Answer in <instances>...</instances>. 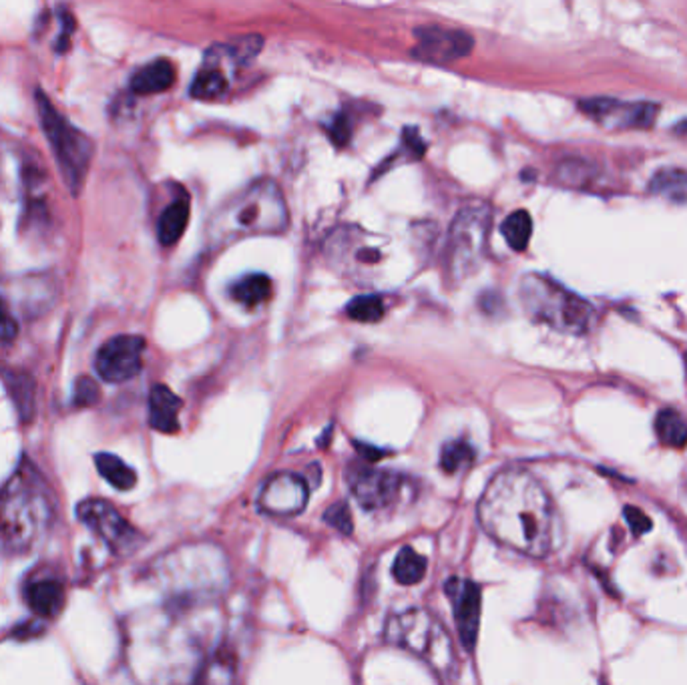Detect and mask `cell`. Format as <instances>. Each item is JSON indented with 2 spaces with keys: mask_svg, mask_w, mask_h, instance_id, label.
Listing matches in <instances>:
<instances>
[{
  "mask_svg": "<svg viewBox=\"0 0 687 685\" xmlns=\"http://www.w3.org/2000/svg\"><path fill=\"white\" fill-rule=\"evenodd\" d=\"M478 523L503 547L527 557H547L557 543V515L551 497L521 468H506L486 484L478 500Z\"/></svg>",
  "mask_w": 687,
  "mask_h": 685,
  "instance_id": "obj_1",
  "label": "cell"
},
{
  "mask_svg": "<svg viewBox=\"0 0 687 685\" xmlns=\"http://www.w3.org/2000/svg\"><path fill=\"white\" fill-rule=\"evenodd\" d=\"M55 502L34 464L22 461L0 489V551L22 554L37 549L53 523Z\"/></svg>",
  "mask_w": 687,
  "mask_h": 685,
  "instance_id": "obj_2",
  "label": "cell"
},
{
  "mask_svg": "<svg viewBox=\"0 0 687 685\" xmlns=\"http://www.w3.org/2000/svg\"><path fill=\"white\" fill-rule=\"evenodd\" d=\"M286 225L288 205L280 187L270 179H262L219 207L210 221V241L218 248L244 238L280 233Z\"/></svg>",
  "mask_w": 687,
  "mask_h": 685,
  "instance_id": "obj_3",
  "label": "cell"
},
{
  "mask_svg": "<svg viewBox=\"0 0 687 685\" xmlns=\"http://www.w3.org/2000/svg\"><path fill=\"white\" fill-rule=\"evenodd\" d=\"M519 298L532 320L559 332L585 334L593 326V306L547 275L522 277Z\"/></svg>",
  "mask_w": 687,
  "mask_h": 685,
  "instance_id": "obj_4",
  "label": "cell"
},
{
  "mask_svg": "<svg viewBox=\"0 0 687 685\" xmlns=\"http://www.w3.org/2000/svg\"><path fill=\"white\" fill-rule=\"evenodd\" d=\"M384 639L390 645L402 647L412 655L424 659L438 675L452 671L454 649L449 633L442 623L423 607H410L390 615L384 627Z\"/></svg>",
  "mask_w": 687,
  "mask_h": 685,
  "instance_id": "obj_5",
  "label": "cell"
},
{
  "mask_svg": "<svg viewBox=\"0 0 687 685\" xmlns=\"http://www.w3.org/2000/svg\"><path fill=\"white\" fill-rule=\"evenodd\" d=\"M37 105L42 131H45L50 149L55 153L65 184L71 189L73 195H79L85 177H87L94 145L79 127H75L71 121L57 111V107L42 91H37Z\"/></svg>",
  "mask_w": 687,
  "mask_h": 685,
  "instance_id": "obj_6",
  "label": "cell"
},
{
  "mask_svg": "<svg viewBox=\"0 0 687 685\" xmlns=\"http://www.w3.org/2000/svg\"><path fill=\"white\" fill-rule=\"evenodd\" d=\"M488 230H491V210L486 205H468L454 218L449 249H446V264L454 280H465L478 267L485 254Z\"/></svg>",
  "mask_w": 687,
  "mask_h": 685,
  "instance_id": "obj_7",
  "label": "cell"
},
{
  "mask_svg": "<svg viewBox=\"0 0 687 685\" xmlns=\"http://www.w3.org/2000/svg\"><path fill=\"white\" fill-rule=\"evenodd\" d=\"M76 517L87 525L91 531L109 545L117 554H131L139 549L143 536L127 518L119 513L113 502L103 499H87L76 505Z\"/></svg>",
  "mask_w": 687,
  "mask_h": 685,
  "instance_id": "obj_8",
  "label": "cell"
},
{
  "mask_svg": "<svg viewBox=\"0 0 687 685\" xmlns=\"http://www.w3.org/2000/svg\"><path fill=\"white\" fill-rule=\"evenodd\" d=\"M350 489L366 510L392 509L408 491V479L397 473L358 466L348 476Z\"/></svg>",
  "mask_w": 687,
  "mask_h": 685,
  "instance_id": "obj_9",
  "label": "cell"
},
{
  "mask_svg": "<svg viewBox=\"0 0 687 685\" xmlns=\"http://www.w3.org/2000/svg\"><path fill=\"white\" fill-rule=\"evenodd\" d=\"M145 338L121 334L107 340L94 356V370L111 384H121L135 378L143 368Z\"/></svg>",
  "mask_w": 687,
  "mask_h": 685,
  "instance_id": "obj_10",
  "label": "cell"
},
{
  "mask_svg": "<svg viewBox=\"0 0 687 685\" xmlns=\"http://www.w3.org/2000/svg\"><path fill=\"white\" fill-rule=\"evenodd\" d=\"M579 109L605 129H649L656 123L659 107L654 103H625L617 99H587Z\"/></svg>",
  "mask_w": 687,
  "mask_h": 685,
  "instance_id": "obj_11",
  "label": "cell"
},
{
  "mask_svg": "<svg viewBox=\"0 0 687 685\" xmlns=\"http://www.w3.org/2000/svg\"><path fill=\"white\" fill-rule=\"evenodd\" d=\"M310 500V482L294 473H276L263 482L257 505L270 517H296Z\"/></svg>",
  "mask_w": 687,
  "mask_h": 685,
  "instance_id": "obj_12",
  "label": "cell"
},
{
  "mask_svg": "<svg viewBox=\"0 0 687 685\" xmlns=\"http://www.w3.org/2000/svg\"><path fill=\"white\" fill-rule=\"evenodd\" d=\"M446 595L451 597L454 623H457L460 644L472 652L478 639L480 611H483V591L470 579L452 577L446 581Z\"/></svg>",
  "mask_w": 687,
  "mask_h": 685,
  "instance_id": "obj_13",
  "label": "cell"
},
{
  "mask_svg": "<svg viewBox=\"0 0 687 685\" xmlns=\"http://www.w3.org/2000/svg\"><path fill=\"white\" fill-rule=\"evenodd\" d=\"M418 45L415 55L428 63H452L467 57L475 41L462 31H451L442 27H424L416 31Z\"/></svg>",
  "mask_w": 687,
  "mask_h": 685,
  "instance_id": "obj_14",
  "label": "cell"
},
{
  "mask_svg": "<svg viewBox=\"0 0 687 685\" xmlns=\"http://www.w3.org/2000/svg\"><path fill=\"white\" fill-rule=\"evenodd\" d=\"M182 398L165 384H156L149 392V424L163 435H174L179 430V410Z\"/></svg>",
  "mask_w": 687,
  "mask_h": 685,
  "instance_id": "obj_15",
  "label": "cell"
},
{
  "mask_svg": "<svg viewBox=\"0 0 687 685\" xmlns=\"http://www.w3.org/2000/svg\"><path fill=\"white\" fill-rule=\"evenodd\" d=\"M24 599L39 619H55L65 607V587L57 579L34 581L24 589Z\"/></svg>",
  "mask_w": 687,
  "mask_h": 685,
  "instance_id": "obj_16",
  "label": "cell"
},
{
  "mask_svg": "<svg viewBox=\"0 0 687 685\" xmlns=\"http://www.w3.org/2000/svg\"><path fill=\"white\" fill-rule=\"evenodd\" d=\"M175 83V67L167 59H157L141 67L131 77V93L135 95H157L167 91Z\"/></svg>",
  "mask_w": 687,
  "mask_h": 685,
  "instance_id": "obj_17",
  "label": "cell"
},
{
  "mask_svg": "<svg viewBox=\"0 0 687 685\" xmlns=\"http://www.w3.org/2000/svg\"><path fill=\"white\" fill-rule=\"evenodd\" d=\"M4 386L8 396L13 398L22 422H31L34 416V380L32 376L24 374V372H3Z\"/></svg>",
  "mask_w": 687,
  "mask_h": 685,
  "instance_id": "obj_18",
  "label": "cell"
},
{
  "mask_svg": "<svg viewBox=\"0 0 687 685\" xmlns=\"http://www.w3.org/2000/svg\"><path fill=\"white\" fill-rule=\"evenodd\" d=\"M189 221V202L187 197L177 199L165 212L161 213L157 223V238L161 246H174L183 236Z\"/></svg>",
  "mask_w": 687,
  "mask_h": 685,
  "instance_id": "obj_19",
  "label": "cell"
},
{
  "mask_svg": "<svg viewBox=\"0 0 687 685\" xmlns=\"http://www.w3.org/2000/svg\"><path fill=\"white\" fill-rule=\"evenodd\" d=\"M94 464H97V471L101 473L103 479L117 491H131L137 484V473L115 455H94Z\"/></svg>",
  "mask_w": 687,
  "mask_h": 685,
  "instance_id": "obj_20",
  "label": "cell"
},
{
  "mask_svg": "<svg viewBox=\"0 0 687 685\" xmlns=\"http://www.w3.org/2000/svg\"><path fill=\"white\" fill-rule=\"evenodd\" d=\"M651 194L665 197L667 202L685 203L687 202V173L682 169L665 167L659 169L649 184Z\"/></svg>",
  "mask_w": 687,
  "mask_h": 685,
  "instance_id": "obj_21",
  "label": "cell"
},
{
  "mask_svg": "<svg viewBox=\"0 0 687 685\" xmlns=\"http://www.w3.org/2000/svg\"><path fill=\"white\" fill-rule=\"evenodd\" d=\"M272 296V280L265 274H250L234 284L231 298L244 303L247 308H255L268 302Z\"/></svg>",
  "mask_w": 687,
  "mask_h": 685,
  "instance_id": "obj_22",
  "label": "cell"
},
{
  "mask_svg": "<svg viewBox=\"0 0 687 685\" xmlns=\"http://www.w3.org/2000/svg\"><path fill=\"white\" fill-rule=\"evenodd\" d=\"M426 567L428 563L423 554L412 547H402L397 554V559H394L392 575L394 579H397V583L412 587V585H418L420 581L424 579Z\"/></svg>",
  "mask_w": 687,
  "mask_h": 685,
  "instance_id": "obj_23",
  "label": "cell"
},
{
  "mask_svg": "<svg viewBox=\"0 0 687 685\" xmlns=\"http://www.w3.org/2000/svg\"><path fill=\"white\" fill-rule=\"evenodd\" d=\"M656 435L664 446L683 448L687 445V422L677 410L665 409L656 416Z\"/></svg>",
  "mask_w": 687,
  "mask_h": 685,
  "instance_id": "obj_24",
  "label": "cell"
},
{
  "mask_svg": "<svg viewBox=\"0 0 687 685\" xmlns=\"http://www.w3.org/2000/svg\"><path fill=\"white\" fill-rule=\"evenodd\" d=\"M226 91H228L226 75H223L216 67H205L203 71L197 73L192 83V89H189L192 97L200 101L219 99L226 95Z\"/></svg>",
  "mask_w": 687,
  "mask_h": 685,
  "instance_id": "obj_25",
  "label": "cell"
},
{
  "mask_svg": "<svg viewBox=\"0 0 687 685\" xmlns=\"http://www.w3.org/2000/svg\"><path fill=\"white\" fill-rule=\"evenodd\" d=\"M503 236L514 251H522L529 246V239L532 236V220L525 210H519L511 213L509 218L503 223Z\"/></svg>",
  "mask_w": 687,
  "mask_h": 685,
  "instance_id": "obj_26",
  "label": "cell"
},
{
  "mask_svg": "<svg viewBox=\"0 0 687 685\" xmlns=\"http://www.w3.org/2000/svg\"><path fill=\"white\" fill-rule=\"evenodd\" d=\"M475 463V448L465 440L446 442L441 450V468L446 474H454Z\"/></svg>",
  "mask_w": 687,
  "mask_h": 685,
  "instance_id": "obj_27",
  "label": "cell"
},
{
  "mask_svg": "<svg viewBox=\"0 0 687 685\" xmlns=\"http://www.w3.org/2000/svg\"><path fill=\"white\" fill-rule=\"evenodd\" d=\"M348 318L360 324H374L384 318V302L378 296H358L346 306Z\"/></svg>",
  "mask_w": 687,
  "mask_h": 685,
  "instance_id": "obj_28",
  "label": "cell"
},
{
  "mask_svg": "<svg viewBox=\"0 0 687 685\" xmlns=\"http://www.w3.org/2000/svg\"><path fill=\"white\" fill-rule=\"evenodd\" d=\"M236 667L228 655H218L208 665L200 685H234Z\"/></svg>",
  "mask_w": 687,
  "mask_h": 685,
  "instance_id": "obj_29",
  "label": "cell"
},
{
  "mask_svg": "<svg viewBox=\"0 0 687 685\" xmlns=\"http://www.w3.org/2000/svg\"><path fill=\"white\" fill-rule=\"evenodd\" d=\"M324 521L342 535H352L354 531V517H352V510L346 502H334L332 507H328L324 513Z\"/></svg>",
  "mask_w": 687,
  "mask_h": 685,
  "instance_id": "obj_30",
  "label": "cell"
},
{
  "mask_svg": "<svg viewBox=\"0 0 687 685\" xmlns=\"http://www.w3.org/2000/svg\"><path fill=\"white\" fill-rule=\"evenodd\" d=\"M101 398V388L89 376H81L75 383L73 388V404L79 406V409H87V406H94Z\"/></svg>",
  "mask_w": 687,
  "mask_h": 685,
  "instance_id": "obj_31",
  "label": "cell"
},
{
  "mask_svg": "<svg viewBox=\"0 0 687 685\" xmlns=\"http://www.w3.org/2000/svg\"><path fill=\"white\" fill-rule=\"evenodd\" d=\"M262 45H263L262 37H255V34H254V37H245V39H242V41L237 42V45H231V47L228 49V53H229L231 57H234V59L237 60V63H250V60H252L257 53H260Z\"/></svg>",
  "mask_w": 687,
  "mask_h": 685,
  "instance_id": "obj_32",
  "label": "cell"
},
{
  "mask_svg": "<svg viewBox=\"0 0 687 685\" xmlns=\"http://www.w3.org/2000/svg\"><path fill=\"white\" fill-rule=\"evenodd\" d=\"M623 518H625V523L629 525L631 533H633L635 536L646 535V533L651 531V528H654V523H651L649 515H647V513H643L641 509H635V507H631V505L623 509Z\"/></svg>",
  "mask_w": 687,
  "mask_h": 685,
  "instance_id": "obj_33",
  "label": "cell"
},
{
  "mask_svg": "<svg viewBox=\"0 0 687 685\" xmlns=\"http://www.w3.org/2000/svg\"><path fill=\"white\" fill-rule=\"evenodd\" d=\"M328 135L336 147H346L352 137V123L346 115H338L328 127Z\"/></svg>",
  "mask_w": 687,
  "mask_h": 685,
  "instance_id": "obj_34",
  "label": "cell"
},
{
  "mask_svg": "<svg viewBox=\"0 0 687 685\" xmlns=\"http://www.w3.org/2000/svg\"><path fill=\"white\" fill-rule=\"evenodd\" d=\"M16 336H19V324H16V320L11 316L4 302L0 300V342L8 344L13 342Z\"/></svg>",
  "mask_w": 687,
  "mask_h": 685,
  "instance_id": "obj_35",
  "label": "cell"
},
{
  "mask_svg": "<svg viewBox=\"0 0 687 685\" xmlns=\"http://www.w3.org/2000/svg\"><path fill=\"white\" fill-rule=\"evenodd\" d=\"M58 13H61V23H63V31H61V37H58L57 41V53H67L68 47H71V34L75 31V21L71 13L67 11V8H58Z\"/></svg>",
  "mask_w": 687,
  "mask_h": 685,
  "instance_id": "obj_36",
  "label": "cell"
},
{
  "mask_svg": "<svg viewBox=\"0 0 687 685\" xmlns=\"http://www.w3.org/2000/svg\"><path fill=\"white\" fill-rule=\"evenodd\" d=\"M42 631H45V623H42V619H31V621L22 623V626L14 629V637L16 639L39 637V635H42Z\"/></svg>",
  "mask_w": 687,
  "mask_h": 685,
  "instance_id": "obj_37",
  "label": "cell"
},
{
  "mask_svg": "<svg viewBox=\"0 0 687 685\" xmlns=\"http://www.w3.org/2000/svg\"><path fill=\"white\" fill-rule=\"evenodd\" d=\"M356 448H358L362 455H366L368 461H378V458L382 456V453H380V450H378V448H370V446H366V445H356Z\"/></svg>",
  "mask_w": 687,
  "mask_h": 685,
  "instance_id": "obj_38",
  "label": "cell"
},
{
  "mask_svg": "<svg viewBox=\"0 0 687 685\" xmlns=\"http://www.w3.org/2000/svg\"><path fill=\"white\" fill-rule=\"evenodd\" d=\"M685 366H687V356H685Z\"/></svg>",
  "mask_w": 687,
  "mask_h": 685,
  "instance_id": "obj_39",
  "label": "cell"
},
{
  "mask_svg": "<svg viewBox=\"0 0 687 685\" xmlns=\"http://www.w3.org/2000/svg\"><path fill=\"white\" fill-rule=\"evenodd\" d=\"M195 685H200V683H195Z\"/></svg>",
  "mask_w": 687,
  "mask_h": 685,
  "instance_id": "obj_40",
  "label": "cell"
}]
</instances>
